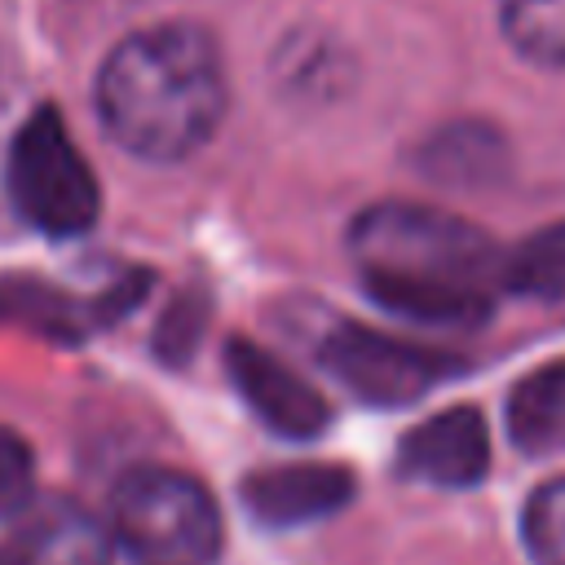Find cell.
<instances>
[{
    "instance_id": "6da1fadb",
    "label": "cell",
    "mask_w": 565,
    "mask_h": 565,
    "mask_svg": "<svg viewBox=\"0 0 565 565\" xmlns=\"http://www.w3.org/2000/svg\"><path fill=\"white\" fill-rule=\"evenodd\" d=\"M349 256L362 291L424 327L481 322L508 291V256L499 243L433 203H375L349 225Z\"/></svg>"
},
{
    "instance_id": "9a60e30c",
    "label": "cell",
    "mask_w": 565,
    "mask_h": 565,
    "mask_svg": "<svg viewBox=\"0 0 565 565\" xmlns=\"http://www.w3.org/2000/svg\"><path fill=\"white\" fill-rule=\"evenodd\" d=\"M31 446L0 424V521H13L31 503Z\"/></svg>"
},
{
    "instance_id": "8fae6325",
    "label": "cell",
    "mask_w": 565,
    "mask_h": 565,
    "mask_svg": "<svg viewBox=\"0 0 565 565\" xmlns=\"http://www.w3.org/2000/svg\"><path fill=\"white\" fill-rule=\"evenodd\" d=\"M499 26L521 57L565 66V0H499Z\"/></svg>"
},
{
    "instance_id": "277c9868",
    "label": "cell",
    "mask_w": 565,
    "mask_h": 565,
    "mask_svg": "<svg viewBox=\"0 0 565 565\" xmlns=\"http://www.w3.org/2000/svg\"><path fill=\"white\" fill-rule=\"evenodd\" d=\"M4 185H9L13 212L49 238H75L93 230L102 212L97 177L53 106H35L22 119L9 146Z\"/></svg>"
},
{
    "instance_id": "5b68a950",
    "label": "cell",
    "mask_w": 565,
    "mask_h": 565,
    "mask_svg": "<svg viewBox=\"0 0 565 565\" xmlns=\"http://www.w3.org/2000/svg\"><path fill=\"white\" fill-rule=\"evenodd\" d=\"M322 366L371 406H406L463 371V358L371 331L362 322H335L318 344Z\"/></svg>"
},
{
    "instance_id": "5bb4252c",
    "label": "cell",
    "mask_w": 565,
    "mask_h": 565,
    "mask_svg": "<svg viewBox=\"0 0 565 565\" xmlns=\"http://www.w3.org/2000/svg\"><path fill=\"white\" fill-rule=\"evenodd\" d=\"M521 539L534 565H565V477L539 486L525 499Z\"/></svg>"
},
{
    "instance_id": "7a4b0ae2",
    "label": "cell",
    "mask_w": 565,
    "mask_h": 565,
    "mask_svg": "<svg viewBox=\"0 0 565 565\" xmlns=\"http://www.w3.org/2000/svg\"><path fill=\"white\" fill-rule=\"evenodd\" d=\"M230 84L212 35L194 22H159L124 35L93 88L110 141L150 163L194 154L225 119Z\"/></svg>"
},
{
    "instance_id": "ba28073f",
    "label": "cell",
    "mask_w": 565,
    "mask_h": 565,
    "mask_svg": "<svg viewBox=\"0 0 565 565\" xmlns=\"http://www.w3.org/2000/svg\"><path fill=\"white\" fill-rule=\"evenodd\" d=\"M115 534L71 499H35L26 503L4 539L0 565H110Z\"/></svg>"
},
{
    "instance_id": "30bf717a",
    "label": "cell",
    "mask_w": 565,
    "mask_h": 565,
    "mask_svg": "<svg viewBox=\"0 0 565 565\" xmlns=\"http://www.w3.org/2000/svg\"><path fill=\"white\" fill-rule=\"evenodd\" d=\"M508 433L525 455L565 450V358L530 371L508 393Z\"/></svg>"
},
{
    "instance_id": "3957f363",
    "label": "cell",
    "mask_w": 565,
    "mask_h": 565,
    "mask_svg": "<svg viewBox=\"0 0 565 565\" xmlns=\"http://www.w3.org/2000/svg\"><path fill=\"white\" fill-rule=\"evenodd\" d=\"M110 534L150 565H207L221 552V512L194 477L141 463L110 490Z\"/></svg>"
},
{
    "instance_id": "8992f818",
    "label": "cell",
    "mask_w": 565,
    "mask_h": 565,
    "mask_svg": "<svg viewBox=\"0 0 565 565\" xmlns=\"http://www.w3.org/2000/svg\"><path fill=\"white\" fill-rule=\"evenodd\" d=\"M225 371H230V384L238 388V397L252 406V415L269 433L305 441L331 424L322 393L309 380H300L282 358H274L269 349H260L252 340H230L225 344Z\"/></svg>"
},
{
    "instance_id": "7c38bea8",
    "label": "cell",
    "mask_w": 565,
    "mask_h": 565,
    "mask_svg": "<svg viewBox=\"0 0 565 565\" xmlns=\"http://www.w3.org/2000/svg\"><path fill=\"white\" fill-rule=\"evenodd\" d=\"M508 291L530 300H565V221L543 225L508 252Z\"/></svg>"
},
{
    "instance_id": "9c48e42d",
    "label": "cell",
    "mask_w": 565,
    "mask_h": 565,
    "mask_svg": "<svg viewBox=\"0 0 565 565\" xmlns=\"http://www.w3.org/2000/svg\"><path fill=\"white\" fill-rule=\"evenodd\" d=\"M353 494H358V481L344 463H278L243 481V508L269 530L322 521L340 512Z\"/></svg>"
},
{
    "instance_id": "2e32d148",
    "label": "cell",
    "mask_w": 565,
    "mask_h": 565,
    "mask_svg": "<svg viewBox=\"0 0 565 565\" xmlns=\"http://www.w3.org/2000/svg\"><path fill=\"white\" fill-rule=\"evenodd\" d=\"M203 318H207L203 296H181V300L168 309V318L159 322V335H154L159 358H163V362H185L190 349H194L199 335H203Z\"/></svg>"
},
{
    "instance_id": "4fadbf2b",
    "label": "cell",
    "mask_w": 565,
    "mask_h": 565,
    "mask_svg": "<svg viewBox=\"0 0 565 565\" xmlns=\"http://www.w3.org/2000/svg\"><path fill=\"white\" fill-rule=\"evenodd\" d=\"M503 163V150L499 141L486 132V128H450V132H437L433 146L424 150V172L433 181H459V185H472V181H486L494 168Z\"/></svg>"
},
{
    "instance_id": "52a82bcc",
    "label": "cell",
    "mask_w": 565,
    "mask_h": 565,
    "mask_svg": "<svg viewBox=\"0 0 565 565\" xmlns=\"http://www.w3.org/2000/svg\"><path fill=\"white\" fill-rule=\"evenodd\" d=\"M490 468V428L477 406H446L397 441V472L424 486H477Z\"/></svg>"
}]
</instances>
